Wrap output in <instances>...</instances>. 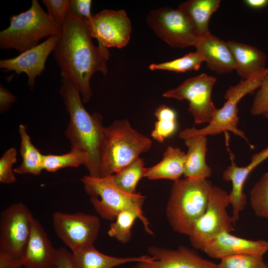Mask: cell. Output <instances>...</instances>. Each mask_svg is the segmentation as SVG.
<instances>
[{
    "label": "cell",
    "mask_w": 268,
    "mask_h": 268,
    "mask_svg": "<svg viewBox=\"0 0 268 268\" xmlns=\"http://www.w3.org/2000/svg\"><path fill=\"white\" fill-rule=\"evenodd\" d=\"M89 21L68 11L53 51L61 77L70 80L78 89L82 101H89L93 95L90 79L96 72H108V48L94 45Z\"/></svg>",
    "instance_id": "6da1fadb"
},
{
    "label": "cell",
    "mask_w": 268,
    "mask_h": 268,
    "mask_svg": "<svg viewBox=\"0 0 268 268\" xmlns=\"http://www.w3.org/2000/svg\"><path fill=\"white\" fill-rule=\"evenodd\" d=\"M60 93L69 116L65 135L70 142L71 149L83 156L90 176L101 177L105 127L102 116L97 113L90 114L86 111L78 89L65 77H62Z\"/></svg>",
    "instance_id": "7a4b0ae2"
},
{
    "label": "cell",
    "mask_w": 268,
    "mask_h": 268,
    "mask_svg": "<svg viewBox=\"0 0 268 268\" xmlns=\"http://www.w3.org/2000/svg\"><path fill=\"white\" fill-rule=\"evenodd\" d=\"M213 185L207 179L185 178L174 181L166 208L173 230L189 235L204 213Z\"/></svg>",
    "instance_id": "3957f363"
},
{
    "label": "cell",
    "mask_w": 268,
    "mask_h": 268,
    "mask_svg": "<svg viewBox=\"0 0 268 268\" xmlns=\"http://www.w3.org/2000/svg\"><path fill=\"white\" fill-rule=\"evenodd\" d=\"M152 144L150 138L133 129L126 119L105 127L101 177L120 172L141 153L148 151Z\"/></svg>",
    "instance_id": "277c9868"
},
{
    "label": "cell",
    "mask_w": 268,
    "mask_h": 268,
    "mask_svg": "<svg viewBox=\"0 0 268 268\" xmlns=\"http://www.w3.org/2000/svg\"><path fill=\"white\" fill-rule=\"evenodd\" d=\"M80 180L85 192L90 197L93 207L102 218L114 221L121 212L133 211L142 222L145 231L149 235L153 234L142 211L144 196L139 193L128 194L121 190L115 184L113 175L102 177L88 175L83 176Z\"/></svg>",
    "instance_id": "5b68a950"
},
{
    "label": "cell",
    "mask_w": 268,
    "mask_h": 268,
    "mask_svg": "<svg viewBox=\"0 0 268 268\" xmlns=\"http://www.w3.org/2000/svg\"><path fill=\"white\" fill-rule=\"evenodd\" d=\"M61 30L39 2L32 0L27 10L11 16L9 26L0 32V48L20 54L39 44L44 38L60 34Z\"/></svg>",
    "instance_id": "8992f818"
},
{
    "label": "cell",
    "mask_w": 268,
    "mask_h": 268,
    "mask_svg": "<svg viewBox=\"0 0 268 268\" xmlns=\"http://www.w3.org/2000/svg\"><path fill=\"white\" fill-rule=\"evenodd\" d=\"M34 217L22 202L12 203L0 214V268H22Z\"/></svg>",
    "instance_id": "52a82bcc"
},
{
    "label": "cell",
    "mask_w": 268,
    "mask_h": 268,
    "mask_svg": "<svg viewBox=\"0 0 268 268\" xmlns=\"http://www.w3.org/2000/svg\"><path fill=\"white\" fill-rule=\"evenodd\" d=\"M268 74V67L247 79H242L237 85L230 86L224 95L226 101L217 109L211 122L201 129L193 127L183 130L179 134L180 138L184 140L195 135H215L229 131L244 139L250 144L245 133L238 128V104L245 96L258 90Z\"/></svg>",
    "instance_id": "ba28073f"
},
{
    "label": "cell",
    "mask_w": 268,
    "mask_h": 268,
    "mask_svg": "<svg viewBox=\"0 0 268 268\" xmlns=\"http://www.w3.org/2000/svg\"><path fill=\"white\" fill-rule=\"evenodd\" d=\"M230 204L229 194L213 186L205 210L194 224L188 235L192 246L203 251L219 234L234 230V222L227 207Z\"/></svg>",
    "instance_id": "9c48e42d"
},
{
    "label": "cell",
    "mask_w": 268,
    "mask_h": 268,
    "mask_svg": "<svg viewBox=\"0 0 268 268\" xmlns=\"http://www.w3.org/2000/svg\"><path fill=\"white\" fill-rule=\"evenodd\" d=\"M216 79L205 73L185 80L177 88L163 94L166 98L187 100L188 111L192 114L195 124L209 123L218 109L211 99V93Z\"/></svg>",
    "instance_id": "30bf717a"
},
{
    "label": "cell",
    "mask_w": 268,
    "mask_h": 268,
    "mask_svg": "<svg viewBox=\"0 0 268 268\" xmlns=\"http://www.w3.org/2000/svg\"><path fill=\"white\" fill-rule=\"evenodd\" d=\"M146 21L160 39L175 48L195 46L198 36L185 14L178 8L152 10Z\"/></svg>",
    "instance_id": "8fae6325"
},
{
    "label": "cell",
    "mask_w": 268,
    "mask_h": 268,
    "mask_svg": "<svg viewBox=\"0 0 268 268\" xmlns=\"http://www.w3.org/2000/svg\"><path fill=\"white\" fill-rule=\"evenodd\" d=\"M52 223L56 235L71 252L93 244L100 228L98 217L82 212H56L53 215Z\"/></svg>",
    "instance_id": "7c38bea8"
},
{
    "label": "cell",
    "mask_w": 268,
    "mask_h": 268,
    "mask_svg": "<svg viewBox=\"0 0 268 268\" xmlns=\"http://www.w3.org/2000/svg\"><path fill=\"white\" fill-rule=\"evenodd\" d=\"M89 25L92 38L107 48H122L130 39L132 24L124 9L103 10L93 16Z\"/></svg>",
    "instance_id": "4fadbf2b"
},
{
    "label": "cell",
    "mask_w": 268,
    "mask_h": 268,
    "mask_svg": "<svg viewBox=\"0 0 268 268\" xmlns=\"http://www.w3.org/2000/svg\"><path fill=\"white\" fill-rule=\"evenodd\" d=\"M147 252L152 260L136 263L134 268H218L217 264L184 246L176 249L152 246L148 248Z\"/></svg>",
    "instance_id": "5bb4252c"
},
{
    "label": "cell",
    "mask_w": 268,
    "mask_h": 268,
    "mask_svg": "<svg viewBox=\"0 0 268 268\" xmlns=\"http://www.w3.org/2000/svg\"><path fill=\"white\" fill-rule=\"evenodd\" d=\"M60 35L48 37L42 43L17 57L1 60L0 68L14 71L17 74L25 73L28 76V84L33 90L36 78L44 70L47 59L53 52Z\"/></svg>",
    "instance_id": "9a60e30c"
},
{
    "label": "cell",
    "mask_w": 268,
    "mask_h": 268,
    "mask_svg": "<svg viewBox=\"0 0 268 268\" xmlns=\"http://www.w3.org/2000/svg\"><path fill=\"white\" fill-rule=\"evenodd\" d=\"M231 164L223 172L224 181L232 183V190L230 194V204L232 207V217L235 223L239 218V214L244 210L247 203V197L243 192L244 183L251 172L262 162L268 158V146L262 151L254 154L250 163L244 167L238 166L234 161V154L229 150Z\"/></svg>",
    "instance_id": "2e32d148"
},
{
    "label": "cell",
    "mask_w": 268,
    "mask_h": 268,
    "mask_svg": "<svg viewBox=\"0 0 268 268\" xmlns=\"http://www.w3.org/2000/svg\"><path fill=\"white\" fill-rule=\"evenodd\" d=\"M268 251V242L264 240H252L223 232L216 236L203 252L216 259L237 256H263Z\"/></svg>",
    "instance_id": "e0dca14e"
},
{
    "label": "cell",
    "mask_w": 268,
    "mask_h": 268,
    "mask_svg": "<svg viewBox=\"0 0 268 268\" xmlns=\"http://www.w3.org/2000/svg\"><path fill=\"white\" fill-rule=\"evenodd\" d=\"M57 249L52 245L40 222L33 220L30 236L21 259L23 268H52L55 266Z\"/></svg>",
    "instance_id": "ac0fdd59"
},
{
    "label": "cell",
    "mask_w": 268,
    "mask_h": 268,
    "mask_svg": "<svg viewBox=\"0 0 268 268\" xmlns=\"http://www.w3.org/2000/svg\"><path fill=\"white\" fill-rule=\"evenodd\" d=\"M194 47L209 70L218 74L235 70V61L227 42L209 33L198 37Z\"/></svg>",
    "instance_id": "d6986e66"
},
{
    "label": "cell",
    "mask_w": 268,
    "mask_h": 268,
    "mask_svg": "<svg viewBox=\"0 0 268 268\" xmlns=\"http://www.w3.org/2000/svg\"><path fill=\"white\" fill-rule=\"evenodd\" d=\"M71 253L74 268H113L129 263L148 262L152 260L149 255L128 257L106 255L99 252L93 244L79 248Z\"/></svg>",
    "instance_id": "ffe728a7"
},
{
    "label": "cell",
    "mask_w": 268,
    "mask_h": 268,
    "mask_svg": "<svg viewBox=\"0 0 268 268\" xmlns=\"http://www.w3.org/2000/svg\"><path fill=\"white\" fill-rule=\"evenodd\" d=\"M235 63L237 74L246 79L264 69L267 59L257 48L234 41H227Z\"/></svg>",
    "instance_id": "44dd1931"
},
{
    "label": "cell",
    "mask_w": 268,
    "mask_h": 268,
    "mask_svg": "<svg viewBox=\"0 0 268 268\" xmlns=\"http://www.w3.org/2000/svg\"><path fill=\"white\" fill-rule=\"evenodd\" d=\"M184 140L188 150L186 154L183 175L185 178L207 179L211 176L212 171L205 161L206 136L198 135Z\"/></svg>",
    "instance_id": "7402d4cb"
},
{
    "label": "cell",
    "mask_w": 268,
    "mask_h": 268,
    "mask_svg": "<svg viewBox=\"0 0 268 268\" xmlns=\"http://www.w3.org/2000/svg\"><path fill=\"white\" fill-rule=\"evenodd\" d=\"M220 3V0H189L181 3L178 8L186 16L199 37L210 33L209 21Z\"/></svg>",
    "instance_id": "603a6c76"
},
{
    "label": "cell",
    "mask_w": 268,
    "mask_h": 268,
    "mask_svg": "<svg viewBox=\"0 0 268 268\" xmlns=\"http://www.w3.org/2000/svg\"><path fill=\"white\" fill-rule=\"evenodd\" d=\"M185 157L186 154L179 148L169 146L160 162L145 168L144 177L149 180L177 181L184 174Z\"/></svg>",
    "instance_id": "cb8c5ba5"
},
{
    "label": "cell",
    "mask_w": 268,
    "mask_h": 268,
    "mask_svg": "<svg viewBox=\"0 0 268 268\" xmlns=\"http://www.w3.org/2000/svg\"><path fill=\"white\" fill-rule=\"evenodd\" d=\"M18 131L21 139L20 153L22 162L13 169L14 172L19 174L39 175L43 170L44 155L32 143L26 127L24 125H19Z\"/></svg>",
    "instance_id": "d4e9b609"
},
{
    "label": "cell",
    "mask_w": 268,
    "mask_h": 268,
    "mask_svg": "<svg viewBox=\"0 0 268 268\" xmlns=\"http://www.w3.org/2000/svg\"><path fill=\"white\" fill-rule=\"evenodd\" d=\"M143 160L139 157L120 172L113 175L116 185L128 194L135 193L139 181L144 177L145 168Z\"/></svg>",
    "instance_id": "484cf974"
},
{
    "label": "cell",
    "mask_w": 268,
    "mask_h": 268,
    "mask_svg": "<svg viewBox=\"0 0 268 268\" xmlns=\"http://www.w3.org/2000/svg\"><path fill=\"white\" fill-rule=\"evenodd\" d=\"M157 119L151 135L156 141L163 142L173 135L177 130L176 112L166 105H161L154 111Z\"/></svg>",
    "instance_id": "4316f807"
},
{
    "label": "cell",
    "mask_w": 268,
    "mask_h": 268,
    "mask_svg": "<svg viewBox=\"0 0 268 268\" xmlns=\"http://www.w3.org/2000/svg\"><path fill=\"white\" fill-rule=\"evenodd\" d=\"M204 62L201 56L197 51L191 52L184 56L173 61L160 64H150L148 67L151 70H164L177 72L198 70Z\"/></svg>",
    "instance_id": "83f0119b"
},
{
    "label": "cell",
    "mask_w": 268,
    "mask_h": 268,
    "mask_svg": "<svg viewBox=\"0 0 268 268\" xmlns=\"http://www.w3.org/2000/svg\"><path fill=\"white\" fill-rule=\"evenodd\" d=\"M250 201L255 214L268 219V173L264 174L251 189Z\"/></svg>",
    "instance_id": "f1b7e54d"
},
{
    "label": "cell",
    "mask_w": 268,
    "mask_h": 268,
    "mask_svg": "<svg viewBox=\"0 0 268 268\" xmlns=\"http://www.w3.org/2000/svg\"><path fill=\"white\" fill-rule=\"evenodd\" d=\"M137 218V215L133 211L121 212L114 221L111 223L108 235L122 243H128L132 237V227Z\"/></svg>",
    "instance_id": "f546056e"
},
{
    "label": "cell",
    "mask_w": 268,
    "mask_h": 268,
    "mask_svg": "<svg viewBox=\"0 0 268 268\" xmlns=\"http://www.w3.org/2000/svg\"><path fill=\"white\" fill-rule=\"evenodd\" d=\"M85 161L83 156L74 150L62 155H44L43 160V170L48 172H55L65 167H76L80 165L85 166Z\"/></svg>",
    "instance_id": "4dcf8cb0"
},
{
    "label": "cell",
    "mask_w": 268,
    "mask_h": 268,
    "mask_svg": "<svg viewBox=\"0 0 268 268\" xmlns=\"http://www.w3.org/2000/svg\"><path fill=\"white\" fill-rule=\"evenodd\" d=\"M218 268H268L263 256L237 255L220 260Z\"/></svg>",
    "instance_id": "1f68e13d"
},
{
    "label": "cell",
    "mask_w": 268,
    "mask_h": 268,
    "mask_svg": "<svg viewBox=\"0 0 268 268\" xmlns=\"http://www.w3.org/2000/svg\"><path fill=\"white\" fill-rule=\"evenodd\" d=\"M17 151L14 147L8 149L0 159V182L9 184L15 182L13 164L16 162Z\"/></svg>",
    "instance_id": "d6a6232c"
},
{
    "label": "cell",
    "mask_w": 268,
    "mask_h": 268,
    "mask_svg": "<svg viewBox=\"0 0 268 268\" xmlns=\"http://www.w3.org/2000/svg\"><path fill=\"white\" fill-rule=\"evenodd\" d=\"M253 116L268 113V74L264 78L258 89L250 109Z\"/></svg>",
    "instance_id": "836d02e7"
},
{
    "label": "cell",
    "mask_w": 268,
    "mask_h": 268,
    "mask_svg": "<svg viewBox=\"0 0 268 268\" xmlns=\"http://www.w3.org/2000/svg\"><path fill=\"white\" fill-rule=\"evenodd\" d=\"M48 14L58 24H63L69 9V0H42Z\"/></svg>",
    "instance_id": "e575fe53"
},
{
    "label": "cell",
    "mask_w": 268,
    "mask_h": 268,
    "mask_svg": "<svg viewBox=\"0 0 268 268\" xmlns=\"http://www.w3.org/2000/svg\"><path fill=\"white\" fill-rule=\"evenodd\" d=\"M92 0H69L68 11L74 16L83 17L90 22L93 17L91 13Z\"/></svg>",
    "instance_id": "d590c367"
},
{
    "label": "cell",
    "mask_w": 268,
    "mask_h": 268,
    "mask_svg": "<svg viewBox=\"0 0 268 268\" xmlns=\"http://www.w3.org/2000/svg\"><path fill=\"white\" fill-rule=\"evenodd\" d=\"M71 257V253L65 248L58 249L55 265L58 268H74Z\"/></svg>",
    "instance_id": "8d00e7d4"
},
{
    "label": "cell",
    "mask_w": 268,
    "mask_h": 268,
    "mask_svg": "<svg viewBox=\"0 0 268 268\" xmlns=\"http://www.w3.org/2000/svg\"><path fill=\"white\" fill-rule=\"evenodd\" d=\"M16 97L6 89L2 84L0 85V111L5 112L15 102Z\"/></svg>",
    "instance_id": "74e56055"
},
{
    "label": "cell",
    "mask_w": 268,
    "mask_h": 268,
    "mask_svg": "<svg viewBox=\"0 0 268 268\" xmlns=\"http://www.w3.org/2000/svg\"><path fill=\"white\" fill-rule=\"evenodd\" d=\"M244 2L254 9H262L268 5V0H245Z\"/></svg>",
    "instance_id": "f35d334b"
},
{
    "label": "cell",
    "mask_w": 268,
    "mask_h": 268,
    "mask_svg": "<svg viewBox=\"0 0 268 268\" xmlns=\"http://www.w3.org/2000/svg\"><path fill=\"white\" fill-rule=\"evenodd\" d=\"M267 119H268V113L264 115Z\"/></svg>",
    "instance_id": "ab89813d"
},
{
    "label": "cell",
    "mask_w": 268,
    "mask_h": 268,
    "mask_svg": "<svg viewBox=\"0 0 268 268\" xmlns=\"http://www.w3.org/2000/svg\"><path fill=\"white\" fill-rule=\"evenodd\" d=\"M58 268L56 266H54L53 268Z\"/></svg>",
    "instance_id": "60d3db41"
}]
</instances>
